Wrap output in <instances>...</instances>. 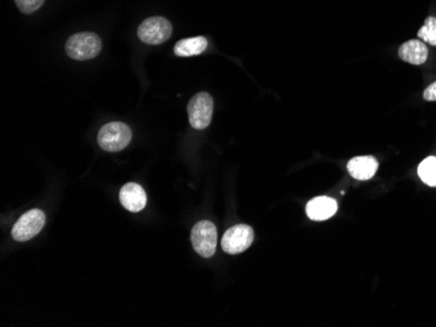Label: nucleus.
<instances>
[{
	"label": "nucleus",
	"mask_w": 436,
	"mask_h": 327,
	"mask_svg": "<svg viewBox=\"0 0 436 327\" xmlns=\"http://www.w3.org/2000/svg\"><path fill=\"white\" fill-rule=\"evenodd\" d=\"M102 48L101 38L89 31L77 33L72 36L66 43V53L75 61H89L96 58Z\"/></svg>",
	"instance_id": "obj_1"
},
{
	"label": "nucleus",
	"mask_w": 436,
	"mask_h": 327,
	"mask_svg": "<svg viewBox=\"0 0 436 327\" xmlns=\"http://www.w3.org/2000/svg\"><path fill=\"white\" fill-rule=\"evenodd\" d=\"M132 138V130L124 123H108L101 128L98 145L106 152H121L127 147Z\"/></svg>",
	"instance_id": "obj_2"
},
{
	"label": "nucleus",
	"mask_w": 436,
	"mask_h": 327,
	"mask_svg": "<svg viewBox=\"0 0 436 327\" xmlns=\"http://www.w3.org/2000/svg\"><path fill=\"white\" fill-rule=\"evenodd\" d=\"M193 249L204 259H211L217 248V229L212 222L201 221L191 231Z\"/></svg>",
	"instance_id": "obj_3"
},
{
	"label": "nucleus",
	"mask_w": 436,
	"mask_h": 327,
	"mask_svg": "<svg viewBox=\"0 0 436 327\" xmlns=\"http://www.w3.org/2000/svg\"><path fill=\"white\" fill-rule=\"evenodd\" d=\"M192 128L206 130L213 115V98L208 93H199L192 97L187 106Z\"/></svg>",
	"instance_id": "obj_4"
},
{
	"label": "nucleus",
	"mask_w": 436,
	"mask_h": 327,
	"mask_svg": "<svg viewBox=\"0 0 436 327\" xmlns=\"http://www.w3.org/2000/svg\"><path fill=\"white\" fill-rule=\"evenodd\" d=\"M46 223V215L39 210L33 209L20 217L12 229V237L16 242H28L39 235Z\"/></svg>",
	"instance_id": "obj_5"
},
{
	"label": "nucleus",
	"mask_w": 436,
	"mask_h": 327,
	"mask_svg": "<svg viewBox=\"0 0 436 327\" xmlns=\"http://www.w3.org/2000/svg\"><path fill=\"white\" fill-rule=\"evenodd\" d=\"M173 33V26L163 17H149L138 26V36L148 45H161L166 42Z\"/></svg>",
	"instance_id": "obj_6"
},
{
	"label": "nucleus",
	"mask_w": 436,
	"mask_h": 327,
	"mask_svg": "<svg viewBox=\"0 0 436 327\" xmlns=\"http://www.w3.org/2000/svg\"><path fill=\"white\" fill-rule=\"evenodd\" d=\"M253 237V227L247 224H237L225 232L221 240L222 249L228 254H239L251 246Z\"/></svg>",
	"instance_id": "obj_7"
},
{
	"label": "nucleus",
	"mask_w": 436,
	"mask_h": 327,
	"mask_svg": "<svg viewBox=\"0 0 436 327\" xmlns=\"http://www.w3.org/2000/svg\"><path fill=\"white\" fill-rule=\"evenodd\" d=\"M119 199L124 209L131 213H138L146 206V193L138 184H126L121 190Z\"/></svg>",
	"instance_id": "obj_8"
},
{
	"label": "nucleus",
	"mask_w": 436,
	"mask_h": 327,
	"mask_svg": "<svg viewBox=\"0 0 436 327\" xmlns=\"http://www.w3.org/2000/svg\"><path fill=\"white\" fill-rule=\"evenodd\" d=\"M398 56L409 64L421 66L423 63H426L429 58V48L426 46V43L420 39H412L400 46Z\"/></svg>",
	"instance_id": "obj_9"
},
{
	"label": "nucleus",
	"mask_w": 436,
	"mask_h": 327,
	"mask_svg": "<svg viewBox=\"0 0 436 327\" xmlns=\"http://www.w3.org/2000/svg\"><path fill=\"white\" fill-rule=\"evenodd\" d=\"M336 212V199L325 196L311 199L306 206L307 217L311 221H327L332 218Z\"/></svg>",
	"instance_id": "obj_10"
},
{
	"label": "nucleus",
	"mask_w": 436,
	"mask_h": 327,
	"mask_svg": "<svg viewBox=\"0 0 436 327\" xmlns=\"http://www.w3.org/2000/svg\"><path fill=\"white\" fill-rule=\"evenodd\" d=\"M379 167L377 160L371 155H363V157H355L349 160L348 163V171L353 176V179L357 180H370L375 176L376 171Z\"/></svg>",
	"instance_id": "obj_11"
},
{
	"label": "nucleus",
	"mask_w": 436,
	"mask_h": 327,
	"mask_svg": "<svg viewBox=\"0 0 436 327\" xmlns=\"http://www.w3.org/2000/svg\"><path fill=\"white\" fill-rule=\"evenodd\" d=\"M208 41L206 37H192V38H186L179 41L174 47V53L176 56H195L200 55L207 50Z\"/></svg>",
	"instance_id": "obj_12"
},
{
	"label": "nucleus",
	"mask_w": 436,
	"mask_h": 327,
	"mask_svg": "<svg viewBox=\"0 0 436 327\" xmlns=\"http://www.w3.org/2000/svg\"><path fill=\"white\" fill-rule=\"evenodd\" d=\"M418 176L421 177L422 182L427 184L429 187H436V158L429 157L422 160L418 167Z\"/></svg>",
	"instance_id": "obj_13"
},
{
	"label": "nucleus",
	"mask_w": 436,
	"mask_h": 327,
	"mask_svg": "<svg viewBox=\"0 0 436 327\" xmlns=\"http://www.w3.org/2000/svg\"><path fill=\"white\" fill-rule=\"evenodd\" d=\"M418 38L431 46H436V17L430 16L425 20L423 26L418 31Z\"/></svg>",
	"instance_id": "obj_14"
},
{
	"label": "nucleus",
	"mask_w": 436,
	"mask_h": 327,
	"mask_svg": "<svg viewBox=\"0 0 436 327\" xmlns=\"http://www.w3.org/2000/svg\"><path fill=\"white\" fill-rule=\"evenodd\" d=\"M45 0H15L16 6L23 14H33L42 7Z\"/></svg>",
	"instance_id": "obj_15"
},
{
	"label": "nucleus",
	"mask_w": 436,
	"mask_h": 327,
	"mask_svg": "<svg viewBox=\"0 0 436 327\" xmlns=\"http://www.w3.org/2000/svg\"><path fill=\"white\" fill-rule=\"evenodd\" d=\"M423 98L431 102H436V81L430 85L429 88H426V90L423 92Z\"/></svg>",
	"instance_id": "obj_16"
}]
</instances>
